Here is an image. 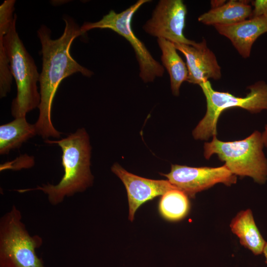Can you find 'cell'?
Masks as SVG:
<instances>
[{
    "mask_svg": "<svg viewBox=\"0 0 267 267\" xmlns=\"http://www.w3.org/2000/svg\"><path fill=\"white\" fill-rule=\"evenodd\" d=\"M251 3L254 9L250 18L261 16L267 17V0H255Z\"/></svg>",
    "mask_w": 267,
    "mask_h": 267,
    "instance_id": "ac0fdd59",
    "label": "cell"
},
{
    "mask_svg": "<svg viewBox=\"0 0 267 267\" xmlns=\"http://www.w3.org/2000/svg\"><path fill=\"white\" fill-rule=\"evenodd\" d=\"M186 14V6L182 0H159L151 18L143 26V29L157 39L195 45L197 43L187 39L184 35Z\"/></svg>",
    "mask_w": 267,
    "mask_h": 267,
    "instance_id": "ba28073f",
    "label": "cell"
},
{
    "mask_svg": "<svg viewBox=\"0 0 267 267\" xmlns=\"http://www.w3.org/2000/svg\"><path fill=\"white\" fill-rule=\"evenodd\" d=\"M221 35L228 38L244 58L250 57L252 45L262 35L267 32V17L261 16L250 18L239 23L214 26Z\"/></svg>",
    "mask_w": 267,
    "mask_h": 267,
    "instance_id": "7c38bea8",
    "label": "cell"
},
{
    "mask_svg": "<svg viewBox=\"0 0 267 267\" xmlns=\"http://www.w3.org/2000/svg\"><path fill=\"white\" fill-rule=\"evenodd\" d=\"M263 253L264 254L265 258H266V261L265 263L267 264V242H266V244L264 246Z\"/></svg>",
    "mask_w": 267,
    "mask_h": 267,
    "instance_id": "44dd1931",
    "label": "cell"
},
{
    "mask_svg": "<svg viewBox=\"0 0 267 267\" xmlns=\"http://www.w3.org/2000/svg\"><path fill=\"white\" fill-rule=\"evenodd\" d=\"M230 227L239 237L242 245L255 255L263 253L266 241L257 227L250 209L239 212L232 220Z\"/></svg>",
    "mask_w": 267,
    "mask_h": 267,
    "instance_id": "5bb4252c",
    "label": "cell"
},
{
    "mask_svg": "<svg viewBox=\"0 0 267 267\" xmlns=\"http://www.w3.org/2000/svg\"><path fill=\"white\" fill-rule=\"evenodd\" d=\"M157 43L162 52V65L170 76L172 93L178 96L181 84L187 80L188 72L186 64L178 53L173 43L158 38Z\"/></svg>",
    "mask_w": 267,
    "mask_h": 267,
    "instance_id": "9a60e30c",
    "label": "cell"
},
{
    "mask_svg": "<svg viewBox=\"0 0 267 267\" xmlns=\"http://www.w3.org/2000/svg\"><path fill=\"white\" fill-rule=\"evenodd\" d=\"M264 146L262 133L258 131L245 139L233 141H222L214 136L211 141L204 143V156L209 159L216 154L234 175L249 177L263 184L267 180Z\"/></svg>",
    "mask_w": 267,
    "mask_h": 267,
    "instance_id": "277c9868",
    "label": "cell"
},
{
    "mask_svg": "<svg viewBox=\"0 0 267 267\" xmlns=\"http://www.w3.org/2000/svg\"><path fill=\"white\" fill-rule=\"evenodd\" d=\"M264 146L267 148V124L265 127L264 131L262 133Z\"/></svg>",
    "mask_w": 267,
    "mask_h": 267,
    "instance_id": "ffe728a7",
    "label": "cell"
},
{
    "mask_svg": "<svg viewBox=\"0 0 267 267\" xmlns=\"http://www.w3.org/2000/svg\"><path fill=\"white\" fill-rule=\"evenodd\" d=\"M189 207L187 195L178 189L170 190L164 194L159 205L161 215L171 221H179L185 217Z\"/></svg>",
    "mask_w": 267,
    "mask_h": 267,
    "instance_id": "e0dca14e",
    "label": "cell"
},
{
    "mask_svg": "<svg viewBox=\"0 0 267 267\" xmlns=\"http://www.w3.org/2000/svg\"><path fill=\"white\" fill-rule=\"evenodd\" d=\"M178 189L188 197L194 198L195 194L218 183L230 186L236 182V176L225 165L219 167H191L172 165L169 173L162 174Z\"/></svg>",
    "mask_w": 267,
    "mask_h": 267,
    "instance_id": "9c48e42d",
    "label": "cell"
},
{
    "mask_svg": "<svg viewBox=\"0 0 267 267\" xmlns=\"http://www.w3.org/2000/svg\"><path fill=\"white\" fill-rule=\"evenodd\" d=\"M35 124L28 122L26 117H18L0 126V154H7L12 150L37 134Z\"/></svg>",
    "mask_w": 267,
    "mask_h": 267,
    "instance_id": "2e32d148",
    "label": "cell"
},
{
    "mask_svg": "<svg viewBox=\"0 0 267 267\" xmlns=\"http://www.w3.org/2000/svg\"><path fill=\"white\" fill-rule=\"evenodd\" d=\"M45 142L56 144L62 150L61 164L64 174L56 184L50 183L34 188L20 189L19 192L40 190L47 195L49 202L58 205L65 197L84 191L91 186L93 177L90 169L91 146L89 136L84 128L78 129L67 137L57 140L46 139Z\"/></svg>",
    "mask_w": 267,
    "mask_h": 267,
    "instance_id": "3957f363",
    "label": "cell"
},
{
    "mask_svg": "<svg viewBox=\"0 0 267 267\" xmlns=\"http://www.w3.org/2000/svg\"><path fill=\"white\" fill-rule=\"evenodd\" d=\"M249 1L231 0L219 7L212 8L198 18L199 22L215 26L236 24L250 18L252 8Z\"/></svg>",
    "mask_w": 267,
    "mask_h": 267,
    "instance_id": "4fadbf2b",
    "label": "cell"
},
{
    "mask_svg": "<svg viewBox=\"0 0 267 267\" xmlns=\"http://www.w3.org/2000/svg\"><path fill=\"white\" fill-rule=\"evenodd\" d=\"M65 25L62 35L53 40L51 31L42 25L37 35L41 44L42 69L40 75L41 100L39 115L35 126L37 134L42 138H59L61 133L53 126L51 119V106L56 90L61 81L79 72L90 77L93 72L79 64L71 56L70 47L74 40L82 35L80 27L71 17L63 18Z\"/></svg>",
    "mask_w": 267,
    "mask_h": 267,
    "instance_id": "6da1fadb",
    "label": "cell"
},
{
    "mask_svg": "<svg viewBox=\"0 0 267 267\" xmlns=\"http://www.w3.org/2000/svg\"><path fill=\"white\" fill-rule=\"evenodd\" d=\"M174 44L186 58L188 82L200 85L209 79L221 78V68L215 54L208 47L205 39H203L195 45Z\"/></svg>",
    "mask_w": 267,
    "mask_h": 267,
    "instance_id": "8fae6325",
    "label": "cell"
},
{
    "mask_svg": "<svg viewBox=\"0 0 267 267\" xmlns=\"http://www.w3.org/2000/svg\"><path fill=\"white\" fill-rule=\"evenodd\" d=\"M150 1L137 0L119 13L111 10L100 20L85 22L80 27L82 35L93 29H109L127 40L134 50L139 67V77L144 83L152 82L156 78L162 77L165 71L163 65L153 58L145 44L135 36L131 27L132 19L135 12Z\"/></svg>",
    "mask_w": 267,
    "mask_h": 267,
    "instance_id": "52a82bcc",
    "label": "cell"
},
{
    "mask_svg": "<svg viewBox=\"0 0 267 267\" xmlns=\"http://www.w3.org/2000/svg\"><path fill=\"white\" fill-rule=\"evenodd\" d=\"M14 4L6 0L0 6V45L4 48L16 84L17 95L11 107V114L16 118L26 117L38 107L41 96L37 87L40 74L17 32Z\"/></svg>",
    "mask_w": 267,
    "mask_h": 267,
    "instance_id": "7a4b0ae2",
    "label": "cell"
},
{
    "mask_svg": "<svg viewBox=\"0 0 267 267\" xmlns=\"http://www.w3.org/2000/svg\"><path fill=\"white\" fill-rule=\"evenodd\" d=\"M111 170L123 182L127 192L129 214V219L132 222L138 207L144 202L156 196L163 195L167 191L178 189L168 180H154L131 174L117 163Z\"/></svg>",
    "mask_w": 267,
    "mask_h": 267,
    "instance_id": "30bf717a",
    "label": "cell"
},
{
    "mask_svg": "<svg viewBox=\"0 0 267 267\" xmlns=\"http://www.w3.org/2000/svg\"><path fill=\"white\" fill-rule=\"evenodd\" d=\"M226 2L224 0H215L211 1V5L212 8H215L222 6Z\"/></svg>",
    "mask_w": 267,
    "mask_h": 267,
    "instance_id": "d6986e66",
    "label": "cell"
},
{
    "mask_svg": "<svg viewBox=\"0 0 267 267\" xmlns=\"http://www.w3.org/2000/svg\"><path fill=\"white\" fill-rule=\"evenodd\" d=\"M15 205L0 220V267H45L36 250L43 244L38 235L31 236Z\"/></svg>",
    "mask_w": 267,
    "mask_h": 267,
    "instance_id": "8992f818",
    "label": "cell"
},
{
    "mask_svg": "<svg viewBox=\"0 0 267 267\" xmlns=\"http://www.w3.org/2000/svg\"><path fill=\"white\" fill-rule=\"evenodd\" d=\"M205 96L207 110L204 117L192 132L196 139L208 140L216 136L217 125L222 113L229 108L240 107L251 113L267 110V84L259 81L248 87L245 97H238L227 92L214 90L209 81L200 85Z\"/></svg>",
    "mask_w": 267,
    "mask_h": 267,
    "instance_id": "5b68a950",
    "label": "cell"
}]
</instances>
